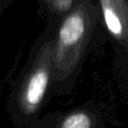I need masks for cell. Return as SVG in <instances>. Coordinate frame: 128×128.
Returning <instances> with one entry per match:
<instances>
[{
    "mask_svg": "<svg viewBox=\"0 0 128 128\" xmlns=\"http://www.w3.org/2000/svg\"><path fill=\"white\" fill-rule=\"evenodd\" d=\"M46 53L40 52L12 88L7 111L17 127L32 124L36 118L50 82V68Z\"/></svg>",
    "mask_w": 128,
    "mask_h": 128,
    "instance_id": "1",
    "label": "cell"
},
{
    "mask_svg": "<svg viewBox=\"0 0 128 128\" xmlns=\"http://www.w3.org/2000/svg\"><path fill=\"white\" fill-rule=\"evenodd\" d=\"M12 0H0V16L4 12V10L9 6Z\"/></svg>",
    "mask_w": 128,
    "mask_h": 128,
    "instance_id": "5",
    "label": "cell"
},
{
    "mask_svg": "<svg viewBox=\"0 0 128 128\" xmlns=\"http://www.w3.org/2000/svg\"><path fill=\"white\" fill-rule=\"evenodd\" d=\"M85 29V20L80 13L69 15L59 29V43L65 47L74 45L83 37Z\"/></svg>",
    "mask_w": 128,
    "mask_h": 128,
    "instance_id": "2",
    "label": "cell"
},
{
    "mask_svg": "<svg viewBox=\"0 0 128 128\" xmlns=\"http://www.w3.org/2000/svg\"><path fill=\"white\" fill-rule=\"evenodd\" d=\"M103 16L108 30L116 37H120L123 34V25L118 13L114 11V7L103 4Z\"/></svg>",
    "mask_w": 128,
    "mask_h": 128,
    "instance_id": "3",
    "label": "cell"
},
{
    "mask_svg": "<svg viewBox=\"0 0 128 128\" xmlns=\"http://www.w3.org/2000/svg\"><path fill=\"white\" fill-rule=\"evenodd\" d=\"M91 118L84 112H74L68 115L60 128H91Z\"/></svg>",
    "mask_w": 128,
    "mask_h": 128,
    "instance_id": "4",
    "label": "cell"
}]
</instances>
